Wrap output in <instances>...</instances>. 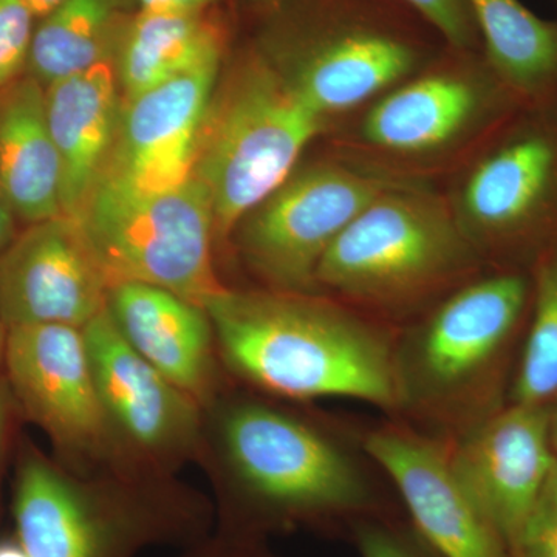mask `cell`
Instances as JSON below:
<instances>
[{"label":"cell","mask_w":557,"mask_h":557,"mask_svg":"<svg viewBox=\"0 0 557 557\" xmlns=\"http://www.w3.org/2000/svg\"><path fill=\"white\" fill-rule=\"evenodd\" d=\"M0 183L27 225L62 214L61 163L47 120L46 87L28 75L0 89Z\"/></svg>","instance_id":"20"},{"label":"cell","mask_w":557,"mask_h":557,"mask_svg":"<svg viewBox=\"0 0 557 557\" xmlns=\"http://www.w3.org/2000/svg\"><path fill=\"white\" fill-rule=\"evenodd\" d=\"M405 183L359 161H324L298 170L249 211L239 230L242 255L276 292L317 289L325 252L387 189Z\"/></svg>","instance_id":"10"},{"label":"cell","mask_w":557,"mask_h":557,"mask_svg":"<svg viewBox=\"0 0 557 557\" xmlns=\"http://www.w3.org/2000/svg\"><path fill=\"white\" fill-rule=\"evenodd\" d=\"M83 332L95 386L109 420L143 448L168 450L188 445L199 421L193 397L127 343L108 309Z\"/></svg>","instance_id":"16"},{"label":"cell","mask_w":557,"mask_h":557,"mask_svg":"<svg viewBox=\"0 0 557 557\" xmlns=\"http://www.w3.org/2000/svg\"><path fill=\"white\" fill-rule=\"evenodd\" d=\"M556 3H557V0H556Z\"/></svg>","instance_id":"37"},{"label":"cell","mask_w":557,"mask_h":557,"mask_svg":"<svg viewBox=\"0 0 557 557\" xmlns=\"http://www.w3.org/2000/svg\"><path fill=\"white\" fill-rule=\"evenodd\" d=\"M362 450L391 479L424 545L438 557H511L450 463L446 440L384 424Z\"/></svg>","instance_id":"12"},{"label":"cell","mask_w":557,"mask_h":557,"mask_svg":"<svg viewBox=\"0 0 557 557\" xmlns=\"http://www.w3.org/2000/svg\"><path fill=\"white\" fill-rule=\"evenodd\" d=\"M220 61L123 98L119 135L104 177L132 188H174L193 175L201 123L218 87Z\"/></svg>","instance_id":"15"},{"label":"cell","mask_w":557,"mask_h":557,"mask_svg":"<svg viewBox=\"0 0 557 557\" xmlns=\"http://www.w3.org/2000/svg\"><path fill=\"white\" fill-rule=\"evenodd\" d=\"M115 53L46 87L47 120L61 163L62 214L72 219L104 178L115 148L123 109Z\"/></svg>","instance_id":"17"},{"label":"cell","mask_w":557,"mask_h":557,"mask_svg":"<svg viewBox=\"0 0 557 557\" xmlns=\"http://www.w3.org/2000/svg\"><path fill=\"white\" fill-rule=\"evenodd\" d=\"M259 51L327 123L431 64L446 46L401 0H284Z\"/></svg>","instance_id":"2"},{"label":"cell","mask_w":557,"mask_h":557,"mask_svg":"<svg viewBox=\"0 0 557 557\" xmlns=\"http://www.w3.org/2000/svg\"><path fill=\"white\" fill-rule=\"evenodd\" d=\"M211 0H137L139 13L190 14L200 13Z\"/></svg>","instance_id":"29"},{"label":"cell","mask_w":557,"mask_h":557,"mask_svg":"<svg viewBox=\"0 0 557 557\" xmlns=\"http://www.w3.org/2000/svg\"><path fill=\"white\" fill-rule=\"evenodd\" d=\"M40 460L25 463L17 482L14 520L28 557H115L121 523Z\"/></svg>","instance_id":"19"},{"label":"cell","mask_w":557,"mask_h":557,"mask_svg":"<svg viewBox=\"0 0 557 557\" xmlns=\"http://www.w3.org/2000/svg\"><path fill=\"white\" fill-rule=\"evenodd\" d=\"M126 0H62L39 20L27 75L44 87L115 53Z\"/></svg>","instance_id":"23"},{"label":"cell","mask_w":557,"mask_h":557,"mask_svg":"<svg viewBox=\"0 0 557 557\" xmlns=\"http://www.w3.org/2000/svg\"><path fill=\"white\" fill-rule=\"evenodd\" d=\"M511 557H557V463L512 545Z\"/></svg>","instance_id":"27"},{"label":"cell","mask_w":557,"mask_h":557,"mask_svg":"<svg viewBox=\"0 0 557 557\" xmlns=\"http://www.w3.org/2000/svg\"><path fill=\"white\" fill-rule=\"evenodd\" d=\"M0 557H28L24 548L21 547L20 542L17 544H0Z\"/></svg>","instance_id":"35"},{"label":"cell","mask_w":557,"mask_h":557,"mask_svg":"<svg viewBox=\"0 0 557 557\" xmlns=\"http://www.w3.org/2000/svg\"><path fill=\"white\" fill-rule=\"evenodd\" d=\"M108 310L121 335L149 364L189 397L212 379V329L207 310L170 289L121 282L109 292Z\"/></svg>","instance_id":"18"},{"label":"cell","mask_w":557,"mask_h":557,"mask_svg":"<svg viewBox=\"0 0 557 557\" xmlns=\"http://www.w3.org/2000/svg\"><path fill=\"white\" fill-rule=\"evenodd\" d=\"M520 108L482 51L445 47L431 64L373 101L357 143L383 171L395 164L431 166L478 150Z\"/></svg>","instance_id":"8"},{"label":"cell","mask_w":557,"mask_h":557,"mask_svg":"<svg viewBox=\"0 0 557 557\" xmlns=\"http://www.w3.org/2000/svg\"><path fill=\"white\" fill-rule=\"evenodd\" d=\"M25 2L28 3L33 13L36 14V17H38V20H42V17L47 16L51 10L57 9L62 0H25Z\"/></svg>","instance_id":"33"},{"label":"cell","mask_w":557,"mask_h":557,"mask_svg":"<svg viewBox=\"0 0 557 557\" xmlns=\"http://www.w3.org/2000/svg\"><path fill=\"white\" fill-rule=\"evenodd\" d=\"M284 0H244L245 5L255 13L262 14V16H269L277 9Z\"/></svg>","instance_id":"32"},{"label":"cell","mask_w":557,"mask_h":557,"mask_svg":"<svg viewBox=\"0 0 557 557\" xmlns=\"http://www.w3.org/2000/svg\"><path fill=\"white\" fill-rule=\"evenodd\" d=\"M222 434L242 486L281 522L347 518L372 508V487L357 458L287 413L237 406Z\"/></svg>","instance_id":"9"},{"label":"cell","mask_w":557,"mask_h":557,"mask_svg":"<svg viewBox=\"0 0 557 557\" xmlns=\"http://www.w3.org/2000/svg\"><path fill=\"white\" fill-rule=\"evenodd\" d=\"M531 321L509 403L549 406L557 399V240L530 269Z\"/></svg>","instance_id":"24"},{"label":"cell","mask_w":557,"mask_h":557,"mask_svg":"<svg viewBox=\"0 0 557 557\" xmlns=\"http://www.w3.org/2000/svg\"><path fill=\"white\" fill-rule=\"evenodd\" d=\"M5 325H3L2 318H0V361H2L3 354H5Z\"/></svg>","instance_id":"36"},{"label":"cell","mask_w":557,"mask_h":557,"mask_svg":"<svg viewBox=\"0 0 557 557\" xmlns=\"http://www.w3.org/2000/svg\"><path fill=\"white\" fill-rule=\"evenodd\" d=\"M482 265L449 200L405 182L339 234L314 278L346 304L397 314L448 295Z\"/></svg>","instance_id":"4"},{"label":"cell","mask_w":557,"mask_h":557,"mask_svg":"<svg viewBox=\"0 0 557 557\" xmlns=\"http://www.w3.org/2000/svg\"><path fill=\"white\" fill-rule=\"evenodd\" d=\"M205 310L230 364L256 386L282 397L354 398L397 410L395 336L347 304L225 288Z\"/></svg>","instance_id":"1"},{"label":"cell","mask_w":557,"mask_h":557,"mask_svg":"<svg viewBox=\"0 0 557 557\" xmlns=\"http://www.w3.org/2000/svg\"><path fill=\"white\" fill-rule=\"evenodd\" d=\"M491 70L522 106L557 100V22L520 0H468Z\"/></svg>","instance_id":"21"},{"label":"cell","mask_w":557,"mask_h":557,"mask_svg":"<svg viewBox=\"0 0 557 557\" xmlns=\"http://www.w3.org/2000/svg\"><path fill=\"white\" fill-rule=\"evenodd\" d=\"M446 443L458 479L511 555L557 463L549 435V406L509 403Z\"/></svg>","instance_id":"13"},{"label":"cell","mask_w":557,"mask_h":557,"mask_svg":"<svg viewBox=\"0 0 557 557\" xmlns=\"http://www.w3.org/2000/svg\"><path fill=\"white\" fill-rule=\"evenodd\" d=\"M36 21L25 0H0V89L27 75Z\"/></svg>","instance_id":"25"},{"label":"cell","mask_w":557,"mask_h":557,"mask_svg":"<svg viewBox=\"0 0 557 557\" xmlns=\"http://www.w3.org/2000/svg\"><path fill=\"white\" fill-rule=\"evenodd\" d=\"M327 126L259 50L244 58L212 94L194 160L193 177L211 199L215 239H226L293 174Z\"/></svg>","instance_id":"5"},{"label":"cell","mask_w":557,"mask_h":557,"mask_svg":"<svg viewBox=\"0 0 557 557\" xmlns=\"http://www.w3.org/2000/svg\"><path fill=\"white\" fill-rule=\"evenodd\" d=\"M531 293L530 271L497 270L453 289L395 336L397 412L454 438L500 409L493 397L498 366Z\"/></svg>","instance_id":"3"},{"label":"cell","mask_w":557,"mask_h":557,"mask_svg":"<svg viewBox=\"0 0 557 557\" xmlns=\"http://www.w3.org/2000/svg\"><path fill=\"white\" fill-rule=\"evenodd\" d=\"M3 359L22 408L58 445L79 454L104 448L110 420L95 386L83 329H9Z\"/></svg>","instance_id":"14"},{"label":"cell","mask_w":557,"mask_h":557,"mask_svg":"<svg viewBox=\"0 0 557 557\" xmlns=\"http://www.w3.org/2000/svg\"><path fill=\"white\" fill-rule=\"evenodd\" d=\"M110 284L75 219L27 225L0 252V318L5 330L62 324L84 329L108 309Z\"/></svg>","instance_id":"11"},{"label":"cell","mask_w":557,"mask_h":557,"mask_svg":"<svg viewBox=\"0 0 557 557\" xmlns=\"http://www.w3.org/2000/svg\"><path fill=\"white\" fill-rule=\"evenodd\" d=\"M456 50L482 51V40L468 0H401Z\"/></svg>","instance_id":"26"},{"label":"cell","mask_w":557,"mask_h":557,"mask_svg":"<svg viewBox=\"0 0 557 557\" xmlns=\"http://www.w3.org/2000/svg\"><path fill=\"white\" fill-rule=\"evenodd\" d=\"M448 200L483 263L530 271L557 240V100L523 106L494 132Z\"/></svg>","instance_id":"6"},{"label":"cell","mask_w":557,"mask_h":557,"mask_svg":"<svg viewBox=\"0 0 557 557\" xmlns=\"http://www.w3.org/2000/svg\"><path fill=\"white\" fill-rule=\"evenodd\" d=\"M109 278L170 289L203 307L225 289L212 265L214 214L196 177L141 190L104 177L75 219Z\"/></svg>","instance_id":"7"},{"label":"cell","mask_w":557,"mask_h":557,"mask_svg":"<svg viewBox=\"0 0 557 557\" xmlns=\"http://www.w3.org/2000/svg\"><path fill=\"white\" fill-rule=\"evenodd\" d=\"M223 33L200 13H138L121 33L115 62L121 94L132 98L208 62L222 60Z\"/></svg>","instance_id":"22"},{"label":"cell","mask_w":557,"mask_h":557,"mask_svg":"<svg viewBox=\"0 0 557 557\" xmlns=\"http://www.w3.org/2000/svg\"><path fill=\"white\" fill-rule=\"evenodd\" d=\"M17 215L13 205L0 183V252L5 251L14 237L17 236Z\"/></svg>","instance_id":"30"},{"label":"cell","mask_w":557,"mask_h":557,"mask_svg":"<svg viewBox=\"0 0 557 557\" xmlns=\"http://www.w3.org/2000/svg\"><path fill=\"white\" fill-rule=\"evenodd\" d=\"M10 391L7 383L0 381V448H2L3 434H5L7 417H9Z\"/></svg>","instance_id":"31"},{"label":"cell","mask_w":557,"mask_h":557,"mask_svg":"<svg viewBox=\"0 0 557 557\" xmlns=\"http://www.w3.org/2000/svg\"><path fill=\"white\" fill-rule=\"evenodd\" d=\"M549 435H552L553 450L557 457V399L549 405Z\"/></svg>","instance_id":"34"},{"label":"cell","mask_w":557,"mask_h":557,"mask_svg":"<svg viewBox=\"0 0 557 557\" xmlns=\"http://www.w3.org/2000/svg\"><path fill=\"white\" fill-rule=\"evenodd\" d=\"M355 536L361 557H432L420 544L384 523L362 520L355 527Z\"/></svg>","instance_id":"28"}]
</instances>
